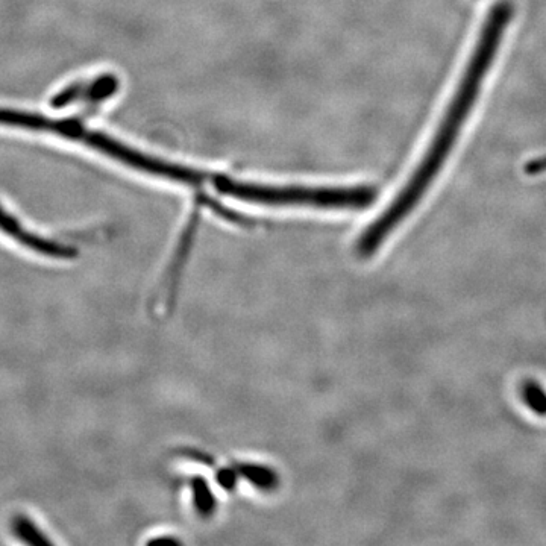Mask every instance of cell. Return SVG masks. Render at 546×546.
I'll use <instances>...</instances> for the list:
<instances>
[{"label":"cell","instance_id":"6da1fadb","mask_svg":"<svg viewBox=\"0 0 546 546\" xmlns=\"http://www.w3.org/2000/svg\"><path fill=\"white\" fill-rule=\"evenodd\" d=\"M513 16H515V7L509 0H501L490 8L465 75L455 91L454 98L440 122L434 139L431 140L427 154L416 167L412 178L408 179L407 186L393 199L392 204L380 214V217L368 226L366 233L361 234L357 245L358 255L361 257H371L381 248L384 240L393 233L396 226L415 210L416 205L431 186V182L439 175L440 169L459 139L460 131L480 96L483 81L492 69L493 61L499 52V46L503 43L504 34L512 23Z\"/></svg>","mask_w":546,"mask_h":546},{"label":"cell","instance_id":"7a4b0ae2","mask_svg":"<svg viewBox=\"0 0 546 546\" xmlns=\"http://www.w3.org/2000/svg\"><path fill=\"white\" fill-rule=\"evenodd\" d=\"M0 126L58 135L61 139L81 143L85 148L93 149L117 163L125 164V166L131 167L137 172L146 173V175L157 176V178L163 176L167 169V161L129 148L128 145L119 142L105 132L88 128L76 117L55 119V117L31 113V111L0 108Z\"/></svg>","mask_w":546,"mask_h":546},{"label":"cell","instance_id":"3957f363","mask_svg":"<svg viewBox=\"0 0 546 546\" xmlns=\"http://www.w3.org/2000/svg\"><path fill=\"white\" fill-rule=\"evenodd\" d=\"M213 187L222 195L249 204L267 207H314L327 210H354L371 205L375 190L371 187H299L263 186L214 176Z\"/></svg>","mask_w":546,"mask_h":546},{"label":"cell","instance_id":"277c9868","mask_svg":"<svg viewBox=\"0 0 546 546\" xmlns=\"http://www.w3.org/2000/svg\"><path fill=\"white\" fill-rule=\"evenodd\" d=\"M0 233L19 243L28 251L44 258L70 261L78 257V249L73 248V246L64 245V243L57 242V240L46 239V237L31 233L14 214L8 213L2 205H0Z\"/></svg>","mask_w":546,"mask_h":546},{"label":"cell","instance_id":"5b68a950","mask_svg":"<svg viewBox=\"0 0 546 546\" xmlns=\"http://www.w3.org/2000/svg\"><path fill=\"white\" fill-rule=\"evenodd\" d=\"M11 531L20 542L28 543V545H52V540L29 516H14L11 521Z\"/></svg>","mask_w":546,"mask_h":546},{"label":"cell","instance_id":"8992f818","mask_svg":"<svg viewBox=\"0 0 546 546\" xmlns=\"http://www.w3.org/2000/svg\"><path fill=\"white\" fill-rule=\"evenodd\" d=\"M88 88H90V81L72 82L54 95L51 99V107L66 108L73 104L87 102Z\"/></svg>","mask_w":546,"mask_h":546}]
</instances>
